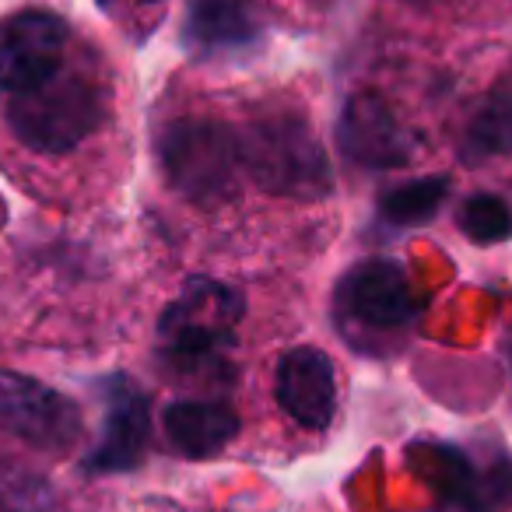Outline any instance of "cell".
<instances>
[{
	"label": "cell",
	"instance_id": "4fadbf2b",
	"mask_svg": "<svg viewBox=\"0 0 512 512\" xmlns=\"http://www.w3.org/2000/svg\"><path fill=\"white\" fill-rule=\"evenodd\" d=\"M162 428L176 453L204 460L239 435V414L225 400H172L162 414Z\"/></svg>",
	"mask_w": 512,
	"mask_h": 512
},
{
	"label": "cell",
	"instance_id": "9c48e42d",
	"mask_svg": "<svg viewBox=\"0 0 512 512\" xmlns=\"http://www.w3.org/2000/svg\"><path fill=\"white\" fill-rule=\"evenodd\" d=\"M341 155L358 169H400L414 158V137L397 109L379 92H355L344 99L337 120Z\"/></svg>",
	"mask_w": 512,
	"mask_h": 512
},
{
	"label": "cell",
	"instance_id": "d6986e66",
	"mask_svg": "<svg viewBox=\"0 0 512 512\" xmlns=\"http://www.w3.org/2000/svg\"><path fill=\"white\" fill-rule=\"evenodd\" d=\"M411 4H421V0H411Z\"/></svg>",
	"mask_w": 512,
	"mask_h": 512
},
{
	"label": "cell",
	"instance_id": "2e32d148",
	"mask_svg": "<svg viewBox=\"0 0 512 512\" xmlns=\"http://www.w3.org/2000/svg\"><path fill=\"white\" fill-rule=\"evenodd\" d=\"M460 232L477 246H495L512 239V207L498 193H470L456 211Z\"/></svg>",
	"mask_w": 512,
	"mask_h": 512
},
{
	"label": "cell",
	"instance_id": "8fae6325",
	"mask_svg": "<svg viewBox=\"0 0 512 512\" xmlns=\"http://www.w3.org/2000/svg\"><path fill=\"white\" fill-rule=\"evenodd\" d=\"M264 18L249 0H190L183 46L197 60H242L264 46Z\"/></svg>",
	"mask_w": 512,
	"mask_h": 512
},
{
	"label": "cell",
	"instance_id": "9a60e30c",
	"mask_svg": "<svg viewBox=\"0 0 512 512\" xmlns=\"http://www.w3.org/2000/svg\"><path fill=\"white\" fill-rule=\"evenodd\" d=\"M446 197H449V176L407 179V183L383 193V200H379V221L386 228L425 225V221H432L439 214Z\"/></svg>",
	"mask_w": 512,
	"mask_h": 512
},
{
	"label": "cell",
	"instance_id": "e0dca14e",
	"mask_svg": "<svg viewBox=\"0 0 512 512\" xmlns=\"http://www.w3.org/2000/svg\"><path fill=\"white\" fill-rule=\"evenodd\" d=\"M99 4H102V8H113L116 0H99ZM137 4H162V0H137Z\"/></svg>",
	"mask_w": 512,
	"mask_h": 512
},
{
	"label": "cell",
	"instance_id": "5b68a950",
	"mask_svg": "<svg viewBox=\"0 0 512 512\" xmlns=\"http://www.w3.org/2000/svg\"><path fill=\"white\" fill-rule=\"evenodd\" d=\"M411 470L432 488L439 512H509L512 509V456L474 467L463 449L449 442H414Z\"/></svg>",
	"mask_w": 512,
	"mask_h": 512
},
{
	"label": "cell",
	"instance_id": "7c38bea8",
	"mask_svg": "<svg viewBox=\"0 0 512 512\" xmlns=\"http://www.w3.org/2000/svg\"><path fill=\"white\" fill-rule=\"evenodd\" d=\"M281 411L302 428H327L337 414L334 362L320 348H292L281 355L274 376Z\"/></svg>",
	"mask_w": 512,
	"mask_h": 512
},
{
	"label": "cell",
	"instance_id": "3957f363",
	"mask_svg": "<svg viewBox=\"0 0 512 512\" xmlns=\"http://www.w3.org/2000/svg\"><path fill=\"white\" fill-rule=\"evenodd\" d=\"M109 116V92L95 74L60 67L39 88L8 99L4 120L15 141L39 155H67L85 144Z\"/></svg>",
	"mask_w": 512,
	"mask_h": 512
},
{
	"label": "cell",
	"instance_id": "ba28073f",
	"mask_svg": "<svg viewBox=\"0 0 512 512\" xmlns=\"http://www.w3.org/2000/svg\"><path fill=\"white\" fill-rule=\"evenodd\" d=\"M67 22L53 11L25 8L0 18V92L39 88L67 64Z\"/></svg>",
	"mask_w": 512,
	"mask_h": 512
},
{
	"label": "cell",
	"instance_id": "7a4b0ae2",
	"mask_svg": "<svg viewBox=\"0 0 512 512\" xmlns=\"http://www.w3.org/2000/svg\"><path fill=\"white\" fill-rule=\"evenodd\" d=\"M246 299L235 285L190 278L158 320L162 362L179 376H221Z\"/></svg>",
	"mask_w": 512,
	"mask_h": 512
},
{
	"label": "cell",
	"instance_id": "6da1fadb",
	"mask_svg": "<svg viewBox=\"0 0 512 512\" xmlns=\"http://www.w3.org/2000/svg\"><path fill=\"white\" fill-rule=\"evenodd\" d=\"M242 172L271 197L323 200L334 190V165L302 113L264 109L239 127Z\"/></svg>",
	"mask_w": 512,
	"mask_h": 512
},
{
	"label": "cell",
	"instance_id": "5bb4252c",
	"mask_svg": "<svg viewBox=\"0 0 512 512\" xmlns=\"http://www.w3.org/2000/svg\"><path fill=\"white\" fill-rule=\"evenodd\" d=\"M463 162L481 165L491 158L512 155V78H502L463 130Z\"/></svg>",
	"mask_w": 512,
	"mask_h": 512
},
{
	"label": "cell",
	"instance_id": "ac0fdd59",
	"mask_svg": "<svg viewBox=\"0 0 512 512\" xmlns=\"http://www.w3.org/2000/svg\"><path fill=\"white\" fill-rule=\"evenodd\" d=\"M509 362H512V341H509Z\"/></svg>",
	"mask_w": 512,
	"mask_h": 512
},
{
	"label": "cell",
	"instance_id": "30bf717a",
	"mask_svg": "<svg viewBox=\"0 0 512 512\" xmlns=\"http://www.w3.org/2000/svg\"><path fill=\"white\" fill-rule=\"evenodd\" d=\"M99 400H102V432L92 453L85 456L88 474H123L134 470L144 460L148 449V397L130 376L99 379Z\"/></svg>",
	"mask_w": 512,
	"mask_h": 512
},
{
	"label": "cell",
	"instance_id": "52a82bcc",
	"mask_svg": "<svg viewBox=\"0 0 512 512\" xmlns=\"http://www.w3.org/2000/svg\"><path fill=\"white\" fill-rule=\"evenodd\" d=\"M0 428L46 453H67L81 439V407L53 386L0 369Z\"/></svg>",
	"mask_w": 512,
	"mask_h": 512
},
{
	"label": "cell",
	"instance_id": "277c9868",
	"mask_svg": "<svg viewBox=\"0 0 512 512\" xmlns=\"http://www.w3.org/2000/svg\"><path fill=\"white\" fill-rule=\"evenodd\" d=\"M158 165L165 183L190 204H225L242 176L239 130L214 116H179L158 134Z\"/></svg>",
	"mask_w": 512,
	"mask_h": 512
},
{
	"label": "cell",
	"instance_id": "8992f818",
	"mask_svg": "<svg viewBox=\"0 0 512 512\" xmlns=\"http://www.w3.org/2000/svg\"><path fill=\"white\" fill-rule=\"evenodd\" d=\"M421 313L411 278L393 260H362L337 285V323L351 337L404 334Z\"/></svg>",
	"mask_w": 512,
	"mask_h": 512
}]
</instances>
